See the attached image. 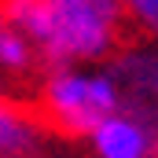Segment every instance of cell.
<instances>
[{
    "instance_id": "1",
    "label": "cell",
    "mask_w": 158,
    "mask_h": 158,
    "mask_svg": "<svg viewBox=\"0 0 158 158\" xmlns=\"http://www.w3.org/2000/svg\"><path fill=\"white\" fill-rule=\"evenodd\" d=\"M4 11L48 66L103 63L125 26L121 0H4Z\"/></svg>"
},
{
    "instance_id": "2",
    "label": "cell",
    "mask_w": 158,
    "mask_h": 158,
    "mask_svg": "<svg viewBox=\"0 0 158 158\" xmlns=\"http://www.w3.org/2000/svg\"><path fill=\"white\" fill-rule=\"evenodd\" d=\"M40 107L55 129L70 136H88L107 114L125 107V92L114 70L52 66V77L40 92Z\"/></svg>"
},
{
    "instance_id": "3",
    "label": "cell",
    "mask_w": 158,
    "mask_h": 158,
    "mask_svg": "<svg viewBox=\"0 0 158 158\" xmlns=\"http://www.w3.org/2000/svg\"><path fill=\"white\" fill-rule=\"evenodd\" d=\"M92 151L99 158H147L158 147V132L147 118H140L136 110H114L99 121L88 136Z\"/></svg>"
},
{
    "instance_id": "4",
    "label": "cell",
    "mask_w": 158,
    "mask_h": 158,
    "mask_svg": "<svg viewBox=\"0 0 158 158\" xmlns=\"http://www.w3.org/2000/svg\"><path fill=\"white\" fill-rule=\"evenodd\" d=\"M114 74L121 81V92L132 96V110L140 118H147L151 125H158V52H129V55H121Z\"/></svg>"
},
{
    "instance_id": "5",
    "label": "cell",
    "mask_w": 158,
    "mask_h": 158,
    "mask_svg": "<svg viewBox=\"0 0 158 158\" xmlns=\"http://www.w3.org/2000/svg\"><path fill=\"white\" fill-rule=\"evenodd\" d=\"M40 125L33 114L11 107V103H0V155L4 158H26L37 155L40 147Z\"/></svg>"
},
{
    "instance_id": "6",
    "label": "cell",
    "mask_w": 158,
    "mask_h": 158,
    "mask_svg": "<svg viewBox=\"0 0 158 158\" xmlns=\"http://www.w3.org/2000/svg\"><path fill=\"white\" fill-rule=\"evenodd\" d=\"M33 63H37V48L30 44V37L15 30L11 22H4L0 26V70L11 77H22L33 70Z\"/></svg>"
},
{
    "instance_id": "7",
    "label": "cell",
    "mask_w": 158,
    "mask_h": 158,
    "mask_svg": "<svg viewBox=\"0 0 158 158\" xmlns=\"http://www.w3.org/2000/svg\"><path fill=\"white\" fill-rule=\"evenodd\" d=\"M121 7L136 30H143L147 37L158 40V0H121Z\"/></svg>"
},
{
    "instance_id": "8",
    "label": "cell",
    "mask_w": 158,
    "mask_h": 158,
    "mask_svg": "<svg viewBox=\"0 0 158 158\" xmlns=\"http://www.w3.org/2000/svg\"><path fill=\"white\" fill-rule=\"evenodd\" d=\"M7 22V11H4V0H0V26Z\"/></svg>"
}]
</instances>
